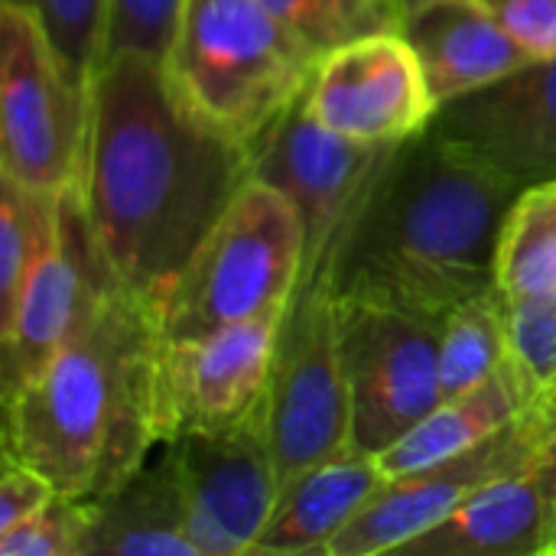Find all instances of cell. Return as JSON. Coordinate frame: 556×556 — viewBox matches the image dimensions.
<instances>
[{"label": "cell", "instance_id": "cell-1", "mask_svg": "<svg viewBox=\"0 0 556 556\" xmlns=\"http://www.w3.org/2000/svg\"><path fill=\"white\" fill-rule=\"evenodd\" d=\"M91 88L81 208L111 277L160 309L199 241L254 176V153L192 117L153 55H104Z\"/></svg>", "mask_w": 556, "mask_h": 556}, {"label": "cell", "instance_id": "cell-2", "mask_svg": "<svg viewBox=\"0 0 556 556\" xmlns=\"http://www.w3.org/2000/svg\"><path fill=\"white\" fill-rule=\"evenodd\" d=\"M518 192L427 130L397 143L336 254L332 293L443 323L498 287L502 228Z\"/></svg>", "mask_w": 556, "mask_h": 556}, {"label": "cell", "instance_id": "cell-3", "mask_svg": "<svg viewBox=\"0 0 556 556\" xmlns=\"http://www.w3.org/2000/svg\"><path fill=\"white\" fill-rule=\"evenodd\" d=\"M160 349L156 309L114 283L72 342L3 397V459L78 502L124 485L163 443Z\"/></svg>", "mask_w": 556, "mask_h": 556}, {"label": "cell", "instance_id": "cell-4", "mask_svg": "<svg viewBox=\"0 0 556 556\" xmlns=\"http://www.w3.org/2000/svg\"><path fill=\"white\" fill-rule=\"evenodd\" d=\"M319 59L261 0H186L163 72L192 117L254 153L306 94Z\"/></svg>", "mask_w": 556, "mask_h": 556}, {"label": "cell", "instance_id": "cell-5", "mask_svg": "<svg viewBox=\"0 0 556 556\" xmlns=\"http://www.w3.org/2000/svg\"><path fill=\"white\" fill-rule=\"evenodd\" d=\"M303 267L306 228L296 205L251 176L163 296L156 309L163 342L202 339L290 306Z\"/></svg>", "mask_w": 556, "mask_h": 556}, {"label": "cell", "instance_id": "cell-6", "mask_svg": "<svg viewBox=\"0 0 556 556\" xmlns=\"http://www.w3.org/2000/svg\"><path fill=\"white\" fill-rule=\"evenodd\" d=\"M91 117V78L68 65L36 10L0 0V176L81 192Z\"/></svg>", "mask_w": 556, "mask_h": 556}, {"label": "cell", "instance_id": "cell-7", "mask_svg": "<svg viewBox=\"0 0 556 556\" xmlns=\"http://www.w3.org/2000/svg\"><path fill=\"white\" fill-rule=\"evenodd\" d=\"M267 427L280 482L355 446L339 355V306L326 280H300L283 313L267 388Z\"/></svg>", "mask_w": 556, "mask_h": 556}, {"label": "cell", "instance_id": "cell-8", "mask_svg": "<svg viewBox=\"0 0 556 556\" xmlns=\"http://www.w3.org/2000/svg\"><path fill=\"white\" fill-rule=\"evenodd\" d=\"M339 355L352 443L381 456L440 401V323L368 300H339Z\"/></svg>", "mask_w": 556, "mask_h": 556}, {"label": "cell", "instance_id": "cell-9", "mask_svg": "<svg viewBox=\"0 0 556 556\" xmlns=\"http://www.w3.org/2000/svg\"><path fill=\"white\" fill-rule=\"evenodd\" d=\"M394 147L339 137L306 111L303 98L254 147V176L280 189L303 218V280L329 283L336 254Z\"/></svg>", "mask_w": 556, "mask_h": 556}, {"label": "cell", "instance_id": "cell-10", "mask_svg": "<svg viewBox=\"0 0 556 556\" xmlns=\"http://www.w3.org/2000/svg\"><path fill=\"white\" fill-rule=\"evenodd\" d=\"M166 446L176 459L195 556H251L283 489L267 407L231 430L182 433Z\"/></svg>", "mask_w": 556, "mask_h": 556}, {"label": "cell", "instance_id": "cell-11", "mask_svg": "<svg viewBox=\"0 0 556 556\" xmlns=\"http://www.w3.org/2000/svg\"><path fill=\"white\" fill-rule=\"evenodd\" d=\"M283 313L287 306L202 339L163 342L156 365L163 443L182 433L231 430L267 407Z\"/></svg>", "mask_w": 556, "mask_h": 556}, {"label": "cell", "instance_id": "cell-12", "mask_svg": "<svg viewBox=\"0 0 556 556\" xmlns=\"http://www.w3.org/2000/svg\"><path fill=\"white\" fill-rule=\"evenodd\" d=\"M303 101L323 127L368 147L404 143L424 134L437 114L420 59L397 29L326 52Z\"/></svg>", "mask_w": 556, "mask_h": 556}, {"label": "cell", "instance_id": "cell-13", "mask_svg": "<svg viewBox=\"0 0 556 556\" xmlns=\"http://www.w3.org/2000/svg\"><path fill=\"white\" fill-rule=\"evenodd\" d=\"M534 446L538 414L531 404L492 440L437 466L388 479L384 489L355 515V521L326 544L323 556L401 554L404 544L427 534L482 485L531 469Z\"/></svg>", "mask_w": 556, "mask_h": 556}, {"label": "cell", "instance_id": "cell-14", "mask_svg": "<svg viewBox=\"0 0 556 556\" xmlns=\"http://www.w3.org/2000/svg\"><path fill=\"white\" fill-rule=\"evenodd\" d=\"M114 283L117 280L91 238L81 192H68L62 199L55 248L33 270L16 303L0 316V397L39 375L72 342Z\"/></svg>", "mask_w": 556, "mask_h": 556}, {"label": "cell", "instance_id": "cell-15", "mask_svg": "<svg viewBox=\"0 0 556 556\" xmlns=\"http://www.w3.org/2000/svg\"><path fill=\"white\" fill-rule=\"evenodd\" d=\"M427 134L515 186L556 176V55L437 108Z\"/></svg>", "mask_w": 556, "mask_h": 556}, {"label": "cell", "instance_id": "cell-16", "mask_svg": "<svg viewBox=\"0 0 556 556\" xmlns=\"http://www.w3.org/2000/svg\"><path fill=\"white\" fill-rule=\"evenodd\" d=\"M397 33L417 52L437 108L531 62L479 0H404Z\"/></svg>", "mask_w": 556, "mask_h": 556}, {"label": "cell", "instance_id": "cell-17", "mask_svg": "<svg viewBox=\"0 0 556 556\" xmlns=\"http://www.w3.org/2000/svg\"><path fill=\"white\" fill-rule=\"evenodd\" d=\"M384 482L381 459L358 446L290 476L251 556H323L326 544L355 521Z\"/></svg>", "mask_w": 556, "mask_h": 556}, {"label": "cell", "instance_id": "cell-18", "mask_svg": "<svg viewBox=\"0 0 556 556\" xmlns=\"http://www.w3.org/2000/svg\"><path fill=\"white\" fill-rule=\"evenodd\" d=\"M544 391L534 375L511 355L489 381L456 397L440 401L407 437L388 446L378 459L388 479L407 476L443 459H453L515 424Z\"/></svg>", "mask_w": 556, "mask_h": 556}, {"label": "cell", "instance_id": "cell-19", "mask_svg": "<svg viewBox=\"0 0 556 556\" xmlns=\"http://www.w3.org/2000/svg\"><path fill=\"white\" fill-rule=\"evenodd\" d=\"M88 556H195L176 459L166 443L124 485L91 502Z\"/></svg>", "mask_w": 556, "mask_h": 556}, {"label": "cell", "instance_id": "cell-20", "mask_svg": "<svg viewBox=\"0 0 556 556\" xmlns=\"http://www.w3.org/2000/svg\"><path fill=\"white\" fill-rule=\"evenodd\" d=\"M404 556H541L547 511L531 469L472 492L453 515L401 547Z\"/></svg>", "mask_w": 556, "mask_h": 556}, {"label": "cell", "instance_id": "cell-21", "mask_svg": "<svg viewBox=\"0 0 556 556\" xmlns=\"http://www.w3.org/2000/svg\"><path fill=\"white\" fill-rule=\"evenodd\" d=\"M511 358L508 296L492 287L453 306L440 323V388L443 401L489 381Z\"/></svg>", "mask_w": 556, "mask_h": 556}, {"label": "cell", "instance_id": "cell-22", "mask_svg": "<svg viewBox=\"0 0 556 556\" xmlns=\"http://www.w3.org/2000/svg\"><path fill=\"white\" fill-rule=\"evenodd\" d=\"M498 287L508 300L556 290V176L518 192L502 228Z\"/></svg>", "mask_w": 556, "mask_h": 556}, {"label": "cell", "instance_id": "cell-23", "mask_svg": "<svg viewBox=\"0 0 556 556\" xmlns=\"http://www.w3.org/2000/svg\"><path fill=\"white\" fill-rule=\"evenodd\" d=\"M62 199L46 189L0 176V316L55 248L62 228Z\"/></svg>", "mask_w": 556, "mask_h": 556}, {"label": "cell", "instance_id": "cell-24", "mask_svg": "<svg viewBox=\"0 0 556 556\" xmlns=\"http://www.w3.org/2000/svg\"><path fill=\"white\" fill-rule=\"evenodd\" d=\"M319 55L358 36L397 29L404 0H261Z\"/></svg>", "mask_w": 556, "mask_h": 556}, {"label": "cell", "instance_id": "cell-25", "mask_svg": "<svg viewBox=\"0 0 556 556\" xmlns=\"http://www.w3.org/2000/svg\"><path fill=\"white\" fill-rule=\"evenodd\" d=\"M91 502L55 495L42 511L10 534H0V556H88Z\"/></svg>", "mask_w": 556, "mask_h": 556}, {"label": "cell", "instance_id": "cell-26", "mask_svg": "<svg viewBox=\"0 0 556 556\" xmlns=\"http://www.w3.org/2000/svg\"><path fill=\"white\" fill-rule=\"evenodd\" d=\"M39 13L52 42L75 72L94 81L104 59V16L108 0H7Z\"/></svg>", "mask_w": 556, "mask_h": 556}, {"label": "cell", "instance_id": "cell-27", "mask_svg": "<svg viewBox=\"0 0 556 556\" xmlns=\"http://www.w3.org/2000/svg\"><path fill=\"white\" fill-rule=\"evenodd\" d=\"M182 3L186 0H108L104 55L143 52L163 62L176 33Z\"/></svg>", "mask_w": 556, "mask_h": 556}, {"label": "cell", "instance_id": "cell-28", "mask_svg": "<svg viewBox=\"0 0 556 556\" xmlns=\"http://www.w3.org/2000/svg\"><path fill=\"white\" fill-rule=\"evenodd\" d=\"M531 59L556 55V0H479Z\"/></svg>", "mask_w": 556, "mask_h": 556}, {"label": "cell", "instance_id": "cell-29", "mask_svg": "<svg viewBox=\"0 0 556 556\" xmlns=\"http://www.w3.org/2000/svg\"><path fill=\"white\" fill-rule=\"evenodd\" d=\"M59 492L29 466L16 459H3L0 472V534H10L26 518L42 511Z\"/></svg>", "mask_w": 556, "mask_h": 556}, {"label": "cell", "instance_id": "cell-30", "mask_svg": "<svg viewBox=\"0 0 556 556\" xmlns=\"http://www.w3.org/2000/svg\"><path fill=\"white\" fill-rule=\"evenodd\" d=\"M538 446H534V463L531 472L541 485L544 495V511H547V554L556 556V381H551L538 401Z\"/></svg>", "mask_w": 556, "mask_h": 556}]
</instances>
